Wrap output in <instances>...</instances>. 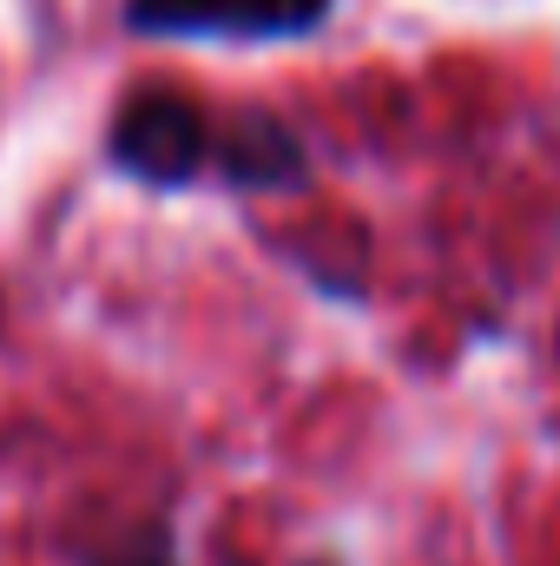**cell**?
I'll return each mask as SVG.
<instances>
[{"mask_svg": "<svg viewBox=\"0 0 560 566\" xmlns=\"http://www.w3.org/2000/svg\"><path fill=\"white\" fill-rule=\"evenodd\" d=\"M211 158V126L185 93H133L113 119V165L145 185H185Z\"/></svg>", "mask_w": 560, "mask_h": 566, "instance_id": "6da1fadb", "label": "cell"}, {"mask_svg": "<svg viewBox=\"0 0 560 566\" xmlns=\"http://www.w3.org/2000/svg\"><path fill=\"white\" fill-rule=\"evenodd\" d=\"M330 13V0H126L133 33L172 40H297Z\"/></svg>", "mask_w": 560, "mask_h": 566, "instance_id": "7a4b0ae2", "label": "cell"}, {"mask_svg": "<svg viewBox=\"0 0 560 566\" xmlns=\"http://www.w3.org/2000/svg\"><path fill=\"white\" fill-rule=\"evenodd\" d=\"M211 158L225 165L231 185H251V191H265V185H297V178H303V145L290 139L278 119H265V113H245L231 133H218V139H211Z\"/></svg>", "mask_w": 560, "mask_h": 566, "instance_id": "3957f363", "label": "cell"}, {"mask_svg": "<svg viewBox=\"0 0 560 566\" xmlns=\"http://www.w3.org/2000/svg\"><path fill=\"white\" fill-rule=\"evenodd\" d=\"M106 566H172V541H165V534H145L126 554H113Z\"/></svg>", "mask_w": 560, "mask_h": 566, "instance_id": "277c9868", "label": "cell"}]
</instances>
